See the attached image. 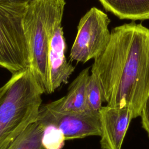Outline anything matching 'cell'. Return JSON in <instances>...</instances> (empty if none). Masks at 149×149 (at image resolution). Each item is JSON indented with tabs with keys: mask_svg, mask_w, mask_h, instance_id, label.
Returning <instances> with one entry per match:
<instances>
[{
	"mask_svg": "<svg viewBox=\"0 0 149 149\" xmlns=\"http://www.w3.org/2000/svg\"><path fill=\"white\" fill-rule=\"evenodd\" d=\"M91 74L103 102L140 115L149 95V29L134 22L114 27L105 48L94 59Z\"/></svg>",
	"mask_w": 149,
	"mask_h": 149,
	"instance_id": "obj_1",
	"label": "cell"
},
{
	"mask_svg": "<svg viewBox=\"0 0 149 149\" xmlns=\"http://www.w3.org/2000/svg\"><path fill=\"white\" fill-rule=\"evenodd\" d=\"M44 94L30 68L12 74L0 95V149L37 120Z\"/></svg>",
	"mask_w": 149,
	"mask_h": 149,
	"instance_id": "obj_2",
	"label": "cell"
},
{
	"mask_svg": "<svg viewBox=\"0 0 149 149\" xmlns=\"http://www.w3.org/2000/svg\"><path fill=\"white\" fill-rule=\"evenodd\" d=\"M65 0H32L27 3L23 27L30 55V68L44 94H47L48 54L56 26L62 22Z\"/></svg>",
	"mask_w": 149,
	"mask_h": 149,
	"instance_id": "obj_3",
	"label": "cell"
},
{
	"mask_svg": "<svg viewBox=\"0 0 149 149\" xmlns=\"http://www.w3.org/2000/svg\"><path fill=\"white\" fill-rule=\"evenodd\" d=\"M27 5L0 1V66L12 74L30 65L23 27Z\"/></svg>",
	"mask_w": 149,
	"mask_h": 149,
	"instance_id": "obj_4",
	"label": "cell"
},
{
	"mask_svg": "<svg viewBox=\"0 0 149 149\" xmlns=\"http://www.w3.org/2000/svg\"><path fill=\"white\" fill-rule=\"evenodd\" d=\"M109 23L106 13L95 7L91 8L79 21L70 52V61L84 63L99 55L109 40Z\"/></svg>",
	"mask_w": 149,
	"mask_h": 149,
	"instance_id": "obj_5",
	"label": "cell"
},
{
	"mask_svg": "<svg viewBox=\"0 0 149 149\" xmlns=\"http://www.w3.org/2000/svg\"><path fill=\"white\" fill-rule=\"evenodd\" d=\"M37 122L44 127L54 126L63 133L66 140L101 135L100 112L85 110L78 112H65L41 105Z\"/></svg>",
	"mask_w": 149,
	"mask_h": 149,
	"instance_id": "obj_6",
	"label": "cell"
},
{
	"mask_svg": "<svg viewBox=\"0 0 149 149\" xmlns=\"http://www.w3.org/2000/svg\"><path fill=\"white\" fill-rule=\"evenodd\" d=\"M66 44L62 22L55 27L50 40L48 54L47 94L54 93L62 84L68 83L74 70V66L65 56Z\"/></svg>",
	"mask_w": 149,
	"mask_h": 149,
	"instance_id": "obj_7",
	"label": "cell"
},
{
	"mask_svg": "<svg viewBox=\"0 0 149 149\" xmlns=\"http://www.w3.org/2000/svg\"><path fill=\"white\" fill-rule=\"evenodd\" d=\"M100 145L102 149H121L129 124L133 119L126 107L102 106L100 110Z\"/></svg>",
	"mask_w": 149,
	"mask_h": 149,
	"instance_id": "obj_8",
	"label": "cell"
},
{
	"mask_svg": "<svg viewBox=\"0 0 149 149\" xmlns=\"http://www.w3.org/2000/svg\"><path fill=\"white\" fill-rule=\"evenodd\" d=\"M90 68L82 70L70 84L66 94L46 105L50 108L65 112H78L86 110V88Z\"/></svg>",
	"mask_w": 149,
	"mask_h": 149,
	"instance_id": "obj_9",
	"label": "cell"
},
{
	"mask_svg": "<svg viewBox=\"0 0 149 149\" xmlns=\"http://www.w3.org/2000/svg\"><path fill=\"white\" fill-rule=\"evenodd\" d=\"M104 9L120 19H149V0H98Z\"/></svg>",
	"mask_w": 149,
	"mask_h": 149,
	"instance_id": "obj_10",
	"label": "cell"
},
{
	"mask_svg": "<svg viewBox=\"0 0 149 149\" xmlns=\"http://www.w3.org/2000/svg\"><path fill=\"white\" fill-rule=\"evenodd\" d=\"M44 127L37 121L32 123L6 149H46L42 143Z\"/></svg>",
	"mask_w": 149,
	"mask_h": 149,
	"instance_id": "obj_11",
	"label": "cell"
},
{
	"mask_svg": "<svg viewBox=\"0 0 149 149\" xmlns=\"http://www.w3.org/2000/svg\"><path fill=\"white\" fill-rule=\"evenodd\" d=\"M103 102L100 84L95 77L90 74L86 88V110L100 112Z\"/></svg>",
	"mask_w": 149,
	"mask_h": 149,
	"instance_id": "obj_12",
	"label": "cell"
},
{
	"mask_svg": "<svg viewBox=\"0 0 149 149\" xmlns=\"http://www.w3.org/2000/svg\"><path fill=\"white\" fill-rule=\"evenodd\" d=\"M65 141V136L59 129L52 125L45 126L42 143L46 149H62Z\"/></svg>",
	"mask_w": 149,
	"mask_h": 149,
	"instance_id": "obj_13",
	"label": "cell"
},
{
	"mask_svg": "<svg viewBox=\"0 0 149 149\" xmlns=\"http://www.w3.org/2000/svg\"><path fill=\"white\" fill-rule=\"evenodd\" d=\"M142 127L149 137V95L146 100L140 113Z\"/></svg>",
	"mask_w": 149,
	"mask_h": 149,
	"instance_id": "obj_14",
	"label": "cell"
},
{
	"mask_svg": "<svg viewBox=\"0 0 149 149\" xmlns=\"http://www.w3.org/2000/svg\"><path fill=\"white\" fill-rule=\"evenodd\" d=\"M32 0H0V1H5L12 3H23L27 4Z\"/></svg>",
	"mask_w": 149,
	"mask_h": 149,
	"instance_id": "obj_15",
	"label": "cell"
},
{
	"mask_svg": "<svg viewBox=\"0 0 149 149\" xmlns=\"http://www.w3.org/2000/svg\"><path fill=\"white\" fill-rule=\"evenodd\" d=\"M4 88H5V84H4L2 86H1V87H0V95H1V94L2 93L3 91L4 90Z\"/></svg>",
	"mask_w": 149,
	"mask_h": 149,
	"instance_id": "obj_16",
	"label": "cell"
}]
</instances>
